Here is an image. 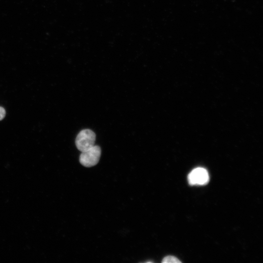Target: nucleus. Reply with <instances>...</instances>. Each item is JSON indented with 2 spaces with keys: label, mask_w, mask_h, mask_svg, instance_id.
Instances as JSON below:
<instances>
[{
  "label": "nucleus",
  "mask_w": 263,
  "mask_h": 263,
  "mask_svg": "<svg viewBox=\"0 0 263 263\" xmlns=\"http://www.w3.org/2000/svg\"><path fill=\"white\" fill-rule=\"evenodd\" d=\"M96 135L95 133L90 129L81 130L75 139V145L81 152L91 148L94 145Z\"/></svg>",
  "instance_id": "1"
},
{
  "label": "nucleus",
  "mask_w": 263,
  "mask_h": 263,
  "mask_svg": "<svg viewBox=\"0 0 263 263\" xmlns=\"http://www.w3.org/2000/svg\"><path fill=\"white\" fill-rule=\"evenodd\" d=\"M101 153L100 147L94 145L87 150L81 152L79 156L80 163L86 167H93L99 162Z\"/></svg>",
  "instance_id": "2"
},
{
  "label": "nucleus",
  "mask_w": 263,
  "mask_h": 263,
  "mask_svg": "<svg viewBox=\"0 0 263 263\" xmlns=\"http://www.w3.org/2000/svg\"><path fill=\"white\" fill-rule=\"evenodd\" d=\"M188 183L192 185L206 184L209 180L207 170L203 168H197L193 169L188 175Z\"/></svg>",
  "instance_id": "3"
},
{
  "label": "nucleus",
  "mask_w": 263,
  "mask_h": 263,
  "mask_svg": "<svg viewBox=\"0 0 263 263\" xmlns=\"http://www.w3.org/2000/svg\"><path fill=\"white\" fill-rule=\"evenodd\" d=\"M163 263H181L177 258L172 256L165 257L162 260Z\"/></svg>",
  "instance_id": "4"
},
{
  "label": "nucleus",
  "mask_w": 263,
  "mask_h": 263,
  "mask_svg": "<svg viewBox=\"0 0 263 263\" xmlns=\"http://www.w3.org/2000/svg\"><path fill=\"white\" fill-rule=\"evenodd\" d=\"M5 110L1 107H0V120H2L5 116Z\"/></svg>",
  "instance_id": "5"
}]
</instances>
